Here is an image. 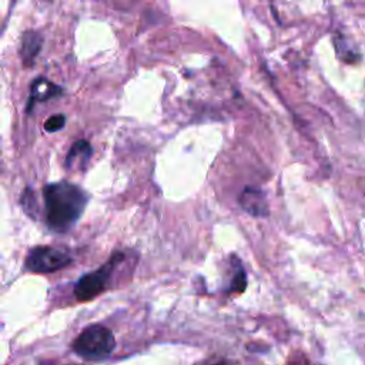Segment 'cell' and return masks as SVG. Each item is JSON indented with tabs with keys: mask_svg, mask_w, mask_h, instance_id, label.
I'll return each instance as SVG.
<instances>
[{
	"mask_svg": "<svg viewBox=\"0 0 365 365\" xmlns=\"http://www.w3.org/2000/svg\"><path fill=\"white\" fill-rule=\"evenodd\" d=\"M46 224L56 232H66L80 220L88 195L78 185L60 181L44 185L43 188Z\"/></svg>",
	"mask_w": 365,
	"mask_h": 365,
	"instance_id": "obj_1",
	"label": "cell"
},
{
	"mask_svg": "<svg viewBox=\"0 0 365 365\" xmlns=\"http://www.w3.org/2000/svg\"><path fill=\"white\" fill-rule=\"evenodd\" d=\"M115 346V339L113 332L100 324L90 325L84 328L77 338L73 341V351L84 359H104L107 358Z\"/></svg>",
	"mask_w": 365,
	"mask_h": 365,
	"instance_id": "obj_2",
	"label": "cell"
},
{
	"mask_svg": "<svg viewBox=\"0 0 365 365\" xmlns=\"http://www.w3.org/2000/svg\"><path fill=\"white\" fill-rule=\"evenodd\" d=\"M123 258H124L123 252H114L104 265L83 275L74 285V289H73L74 297L78 301L84 302V301L93 299L98 294H101L106 289L114 268L123 261Z\"/></svg>",
	"mask_w": 365,
	"mask_h": 365,
	"instance_id": "obj_3",
	"label": "cell"
},
{
	"mask_svg": "<svg viewBox=\"0 0 365 365\" xmlns=\"http://www.w3.org/2000/svg\"><path fill=\"white\" fill-rule=\"evenodd\" d=\"M70 262L71 255L66 250L50 245H38L27 252L24 265L31 272L48 274L67 267Z\"/></svg>",
	"mask_w": 365,
	"mask_h": 365,
	"instance_id": "obj_4",
	"label": "cell"
},
{
	"mask_svg": "<svg viewBox=\"0 0 365 365\" xmlns=\"http://www.w3.org/2000/svg\"><path fill=\"white\" fill-rule=\"evenodd\" d=\"M238 202L241 208L254 215V217H265L268 215V202L264 191L255 187H247L238 197Z\"/></svg>",
	"mask_w": 365,
	"mask_h": 365,
	"instance_id": "obj_5",
	"label": "cell"
},
{
	"mask_svg": "<svg viewBox=\"0 0 365 365\" xmlns=\"http://www.w3.org/2000/svg\"><path fill=\"white\" fill-rule=\"evenodd\" d=\"M61 93H63V90L60 86L54 84L53 81H50L44 77H37L31 83V87H30V97L27 101V113L30 111V108L34 103L50 100L53 97L60 96Z\"/></svg>",
	"mask_w": 365,
	"mask_h": 365,
	"instance_id": "obj_6",
	"label": "cell"
},
{
	"mask_svg": "<svg viewBox=\"0 0 365 365\" xmlns=\"http://www.w3.org/2000/svg\"><path fill=\"white\" fill-rule=\"evenodd\" d=\"M93 155V148L88 141L77 140L66 155V167L68 170H83Z\"/></svg>",
	"mask_w": 365,
	"mask_h": 365,
	"instance_id": "obj_7",
	"label": "cell"
},
{
	"mask_svg": "<svg viewBox=\"0 0 365 365\" xmlns=\"http://www.w3.org/2000/svg\"><path fill=\"white\" fill-rule=\"evenodd\" d=\"M43 37L33 30L24 31L21 36V46H20V56L21 61L26 67H30L34 64L37 54L41 50Z\"/></svg>",
	"mask_w": 365,
	"mask_h": 365,
	"instance_id": "obj_8",
	"label": "cell"
},
{
	"mask_svg": "<svg viewBox=\"0 0 365 365\" xmlns=\"http://www.w3.org/2000/svg\"><path fill=\"white\" fill-rule=\"evenodd\" d=\"M247 287V277H245V271L241 265V261H235V275L231 281V287L230 291L234 292H242Z\"/></svg>",
	"mask_w": 365,
	"mask_h": 365,
	"instance_id": "obj_9",
	"label": "cell"
},
{
	"mask_svg": "<svg viewBox=\"0 0 365 365\" xmlns=\"http://www.w3.org/2000/svg\"><path fill=\"white\" fill-rule=\"evenodd\" d=\"M64 124H66V115L53 114L44 121V130L48 133H54V131L61 130L64 127Z\"/></svg>",
	"mask_w": 365,
	"mask_h": 365,
	"instance_id": "obj_10",
	"label": "cell"
},
{
	"mask_svg": "<svg viewBox=\"0 0 365 365\" xmlns=\"http://www.w3.org/2000/svg\"><path fill=\"white\" fill-rule=\"evenodd\" d=\"M208 365H227V364H222V362H217V364H208Z\"/></svg>",
	"mask_w": 365,
	"mask_h": 365,
	"instance_id": "obj_11",
	"label": "cell"
}]
</instances>
